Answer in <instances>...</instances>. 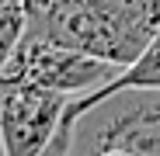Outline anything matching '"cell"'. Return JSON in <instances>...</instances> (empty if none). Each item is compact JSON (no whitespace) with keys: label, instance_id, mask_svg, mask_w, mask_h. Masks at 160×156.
<instances>
[{"label":"cell","instance_id":"7a4b0ae2","mask_svg":"<svg viewBox=\"0 0 160 156\" xmlns=\"http://www.w3.org/2000/svg\"><path fill=\"white\" fill-rule=\"evenodd\" d=\"M122 149L160 156V87H122L80 111L66 132V156Z\"/></svg>","mask_w":160,"mask_h":156},{"label":"cell","instance_id":"52a82bcc","mask_svg":"<svg viewBox=\"0 0 160 156\" xmlns=\"http://www.w3.org/2000/svg\"><path fill=\"white\" fill-rule=\"evenodd\" d=\"M91 156H132V153H122V149H101V153H91Z\"/></svg>","mask_w":160,"mask_h":156},{"label":"cell","instance_id":"ba28073f","mask_svg":"<svg viewBox=\"0 0 160 156\" xmlns=\"http://www.w3.org/2000/svg\"><path fill=\"white\" fill-rule=\"evenodd\" d=\"M0 156H4V153H0Z\"/></svg>","mask_w":160,"mask_h":156},{"label":"cell","instance_id":"8992f818","mask_svg":"<svg viewBox=\"0 0 160 156\" xmlns=\"http://www.w3.org/2000/svg\"><path fill=\"white\" fill-rule=\"evenodd\" d=\"M59 4H63V0H24V7H28V24H35V21H42V17H49Z\"/></svg>","mask_w":160,"mask_h":156},{"label":"cell","instance_id":"6da1fadb","mask_svg":"<svg viewBox=\"0 0 160 156\" xmlns=\"http://www.w3.org/2000/svg\"><path fill=\"white\" fill-rule=\"evenodd\" d=\"M157 28L160 0H63L49 17L28 24V31L108 59L118 69L139 59Z\"/></svg>","mask_w":160,"mask_h":156},{"label":"cell","instance_id":"3957f363","mask_svg":"<svg viewBox=\"0 0 160 156\" xmlns=\"http://www.w3.org/2000/svg\"><path fill=\"white\" fill-rule=\"evenodd\" d=\"M115 73L118 66L108 59H98L91 52H80V49H70L45 35L28 31L24 42L18 45L14 59L0 73V90L18 87V83H35V87H52L73 97V94H87L101 87Z\"/></svg>","mask_w":160,"mask_h":156},{"label":"cell","instance_id":"5b68a950","mask_svg":"<svg viewBox=\"0 0 160 156\" xmlns=\"http://www.w3.org/2000/svg\"><path fill=\"white\" fill-rule=\"evenodd\" d=\"M24 35H28V7H24V0H0V73L14 59Z\"/></svg>","mask_w":160,"mask_h":156},{"label":"cell","instance_id":"277c9868","mask_svg":"<svg viewBox=\"0 0 160 156\" xmlns=\"http://www.w3.org/2000/svg\"><path fill=\"white\" fill-rule=\"evenodd\" d=\"M70 94L18 83L0 90V153L4 156H45L49 142L56 139V128Z\"/></svg>","mask_w":160,"mask_h":156}]
</instances>
